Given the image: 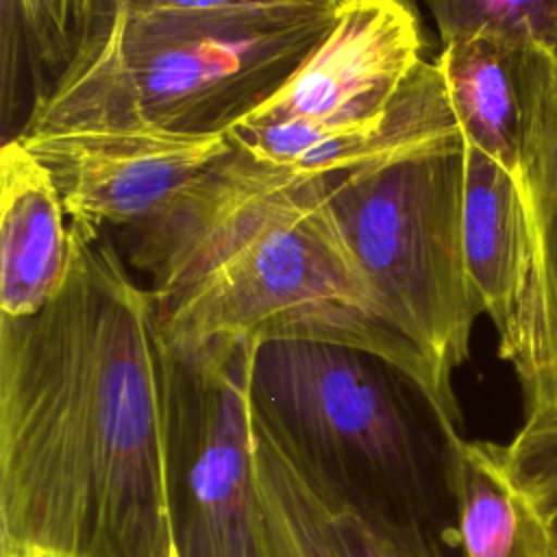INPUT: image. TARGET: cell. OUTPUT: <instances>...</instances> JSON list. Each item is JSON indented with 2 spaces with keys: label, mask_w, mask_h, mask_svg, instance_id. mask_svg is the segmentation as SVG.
Here are the masks:
<instances>
[{
  "label": "cell",
  "mask_w": 557,
  "mask_h": 557,
  "mask_svg": "<svg viewBox=\"0 0 557 557\" xmlns=\"http://www.w3.org/2000/svg\"><path fill=\"white\" fill-rule=\"evenodd\" d=\"M37 313H0V557H178L172 361L152 296L100 228Z\"/></svg>",
  "instance_id": "1"
},
{
  "label": "cell",
  "mask_w": 557,
  "mask_h": 557,
  "mask_svg": "<svg viewBox=\"0 0 557 557\" xmlns=\"http://www.w3.org/2000/svg\"><path fill=\"white\" fill-rule=\"evenodd\" d=\"M126 233L170 352L265 339L355 346L409 374L446 433H461L457 394L442 387L361 281L329 209L324 174L237 148L168 211Z\"/></svg>",
  "instance_id": "2"
},
{
  "label": "cell",
  "mask_w": 557,
  "mask_h": 557,
  "mask_svg": "<svg viewBox=\"0 0 557 557\" xmlns=\"http://www.w3.org/2000/svg\"><path fill=\"white\" fill-rule=\"evenodd\" d=\"M335 7L104 11L72 67L20 133L228 135L329 30Z\"/></svg>",
  "instance_id": "3"
},
{
  "label": "cell",
  "mask_w": 557,
  "mask_h": 557,
  "mask_svg": "<svg viewBox=\"0 0 557 557\" xmlns=\"http://www.w3.org/2000/svg\"><path fill=\"white\" fill-rule=\"evenodd\" d=\"M248 398L324 498L444 535L448 433L400 368L346 344L265 339L252 348Z\"/></svg>",
  "instance_id": "4"
},
{
  "label": "cell",
  "mask_w": 557,
  "mask_h": 557,
  "mask_svg": "<svg viewBox=\"0 0 557 557\" xmlns=\"http://www.w3.org/2000/svg\"><path fill=\"white\" fill-rule=\"evenodd\" d=\"M409 0H339L292 76L228 131L255 159L307 174L355 170L461 135Z\"/></svg>",
  "instance_id": "5"
},
{
  "label": "cell",
  "mask_w": 557,
  "mask_h": 557,
  "mask_svg": "<svg viewBox=\"0 0 557 557\" xmlns=\"http://www.w3.org/2000/svg\"><path fill=\"white\" fill-rule=\"evenodd\" d=\"M324 191L379 311L455 394L481 315L461 242L463 137L324 174Z\"/></svg>",
  "instance_id": "6"
},
{
  "label": "cell",
  "mask_w": 557,
  "mask_h": 557,
  "mask_svg": "<svg viewBox=\"0 0 557 557\" xmlns=\"http://www.w3.org/2000/svg\"><path fill=\"white\" fill-rule=\"evenodd\" d=\"M255 344L174 355L170 483L178 557H265L248 366Z\"/></svg>",
  "instance_id": "7"
},
{
  "label": "cell",
  "mask_w": 557,
  "mask_h": 557,
  "mask_svg": "<svg viewBox=\"0 0 557 557\" xmlns=\"http://www.w3.org/2000/svg\"><path fill=\"white\" fill-rule=\"evenodd\" d=\"M527 122L520 170V281L498 329V357L520 385L522 426L557 422V54L524 46Z\"/></svg>",
  "instance_id": "8"
},
{
  "label": "cell",
  "mask_w": 557,
  "mask_h": 557,
  "mask_svg": "<svg viewBox=\"0 0 557 557\" xmlns=\"http://www.w3.org/2000/svg\"><path fill=\"white\" fill-rule=\"evenodd\" d=\"M20 141L46 168L70 220L139 228L237 152L228 135L57 131Z\"/></svg>",
  "instance_id": "9"
},
{
  "label": "cell",
  "mask_w": 557,
  "mask_h": 557,
  "mask_svg": "<svg viewBox=\"0 0 557 557\" xmlns=\"http://www.w3.org/2000/svg\"><path fill=\"white\" fill-rule=\"evenodd\" d=\"M67 209L46 168L20 137L0 148V313L41 311L63 287L72 261Z\"/></svg>",
  "instance_id": "10"
},
{
  "label": "cell",
  "mask_w": 557,
  "mask_h": 557,
  "mask_svg": "<svg viewBox=\"0 0 557 557\" xmlns=\"http://www.w3.org/2000/svg\"><path fill=\"white\" fill-rule=\"evenodd\" d=\"M446 483L461 557H557L542 513L507 461L505 444L448 433Z\"/></svg>",
  "instance_id": "11"
},
{
  "label": "cell",
  "mask_w": 557,
  "mask_h": 557,
  "mask_svg": "<svg viewBox=\"0 0 557 557\" xmlns=\"http://www.w3.org/2000/svg\"><path fill=\"white\" fill-rule=\"evenodd\" d=\"M524 46L479 33L444 44L435 59L463 139L511 176L524 148Z\"/></svg>",
  "instance_id": "12"
},
{
  "label": "cell",
  "mask_w": 557,
  "mask_h": 557,
  "mask_svg": "<svg viewBox=\"0 0 557 557\" xmlns=\"http://www.w3.org/2000/svg\"><path fill=\"white\" fill-rule=\"evenodd\" d=\"M461 242L466 274L494 329L507 322L520 281V207L513 176L463 139Z\"/></svg>",
  "instance_id": "13"
},
{
  "label": "cell",
  "mask_w": 557,
  "mask_h": 557,
  "mask_svg": "<svg viewBox=\"0 0 557 557\" xmlns=\"http://www.w3.org/2000/svg\"><path fill=\"white\" fill-rule=\"evenodd\" d=\"M102 13V0H0V111L4 128L13 111L22 107L24 78L28 76L33 85V111L83 52Z\"/></svg>",
  "instance_id": "14"
},
{
  "label": "cell",
  "mask_w": 557,
  "mask_h": 557,
  "mask_svg": "<svg viewBox=\"0 0 557 557\" xmlns=\"http://www.w3.org/2000/svg\"><path fill=\"white\" fill-rule=\"evenodd\" d=\"M252 437L265 557H346L324 498L255 413Z\"/></svg>",
  "instance_id": "15"
},
{
  "label": "cell",
  "mask_w": 557,
  "mask_h": 557,
  "mask_svg": "<svg viewBox=\"0 0 557 557\" xmlns=\"http://www.w3.org/2000/svg\"><path fill=\"white\" fill-rule=\"evenodd\" d=\"M442 46L479 33L557 54V0H424Z\"/></svg>",
  "instance_id": "16"
},
{
  "label": "cell",
  "mask_w": 557,
  "mask_h": 557,
  "mask_svg": "<svg viewBox=\"0 0 557 557\" xmlns=\"http://www.w3.org/2000/svg\"><path fill=\"white\" fill-rule=\"evenodd\" d=\"M324 503L346 557H444L442 535L426 524L357 503L329 498Z\"/></svg>",
  "instance_id": "17"
},
{
  "label": "cell",
  "mask_w": 557,
  "mask_h": 557,
  "mask_svg": "<svg viewBox=\"0 0 557 557\" xmlns=\"http://www.w3.org/2000/svg\"><path fill=\"white\" fill-rule=\"evenodd\" d=\"M507 461L542 513L557 548V422L520 426L505 444Z\"/></svg>",
  "instance_id": "18"
},
{
  "label": "cell",
  "mask_w": 557,
  "mask_h": 557,
  "mask_svg": "<svg viewBox=\"0 0 557 557\" xmlns=\"http://www.w3.org/2000/svg\"><path fill=\"white\" fill-rule=\"evenodd\" d=\"M339 0H102L104 11L154 13V11H237L263 7H333Z\"/></svg>",
  "instance_id": "19"
}]
</instances>
